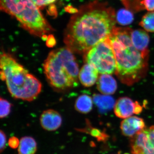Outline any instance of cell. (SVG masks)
I'll use <instances>...</instances> for the list:
<instances>
[{"label":"cell","mask_w":154,"mask_h":154,"mask_svg":"<svg viewBox=\"0 0 154 154\" xmlns=\"http://www.w3.org/2000/svg\"><path fill=\"white\" fill-rule=\"evenodd\" d=\"M113 108L116 116L124 119L132 116L133 114H140L143 110V107L138 102H134L132 99L127 97L119 98Z\"/></svg>","instance_id":"8"},{"label":"cell","mask_w":154,"mask_h":154,"mask_svg":"<svg viewBox=\"0 0 154 154\" xmlns=\"http://www.w3.org/2000/svg\"><path fill=\"white\" fill-rule=\"evenodd\" d=\"M1 111H0V117L1 118H5L8 116L11 112V103L6 99L1 98Z\"/></svg>","instance_id":"20"},{"label":"cell","mask_w":154,"mask_h":154,"mask_svg":"<svg viewBox=\"0 0 154 154\" xmlns=\"http://www.w3.org/2000/svg\"><path fill=\"white\" fill-rule=\"evenodd\" d=\"M56 40L54 36L52 35H49L48 36L46 40V45L48 47L51 48L54 47L56 44Z\"/></svg>","instance_id":"25"},{"label":"cell","mask_w":154,"mask_h":154,"mask_svg":"<svg viewBox=\"0 0 154 154\" xmlns=\"http://www.w3.org/2000/svg\"><path fill=\"white\" fill-rule=\"evenodd\" d=\"M132 154H154V126L145 128L131 137Z\"/></svg>","instance_id":"7"},{"label":"cell","mask_w":154,"mask_h":154,"mask_svg":"<svg viewBox=\"0 0 154 154\" xmlns=\"http://www.w3.org/2000/svg\"><path fill=\"white\" fill-rule=\"evenodd\" d=\"M1 145H0V151L2 153L4 150L7 142V137L5 133L2 130H1Z\"/></svg>","instance_id":"24"},{"label":"cell","mask_w":154,"mask_h":154,"mask_svg":"<svg viewBox=\"0 0 154 154\" xmlns=\"http://www.w3.org/2000/svg\"><path fill=\"white\" fill-rule=\"evenodd\" d=\"M93 101L101 113H105L114 107L115 103L113 97L109 95L95 94Z\"/></svg>","instance_id":"14"},{"label":"cell","mask_w":154,"mask_h":154,"mask_svg":"<svg viewBox=\"0 0 154 154\" xmlns=\"http://www.w3.org/2000/svg\"><path fill=\"white\" fill-rule=\"evenodd\" d=\"M0 67L1 79L5 81L11 96L28 102L36 99L41 91V82L13 56L6 53L1 54Z\"/></svg>","instance_id":"3"},{"label":"cell","mask_w":154,"mask_h":154,"mask_svg":"<svg viewBox=\"0 0 154 154\" xmlns=\"http://www.w3.org/2000/svg\"><path fill=\"white\" fill-rule=\"evenodd\" d=\"M116 22L115 11L107 3L94 1L86 4L70 19L64 42L74 53L85 54L109 37Z\"/></svg>","instance_id":"1"},{"label":"cell","mask_w":154,"mask_h":154,"mask_svg":"<svg viewBox=\"0 0 154 154\" xmlns=\"http://www.w3.org/2000/svg\"><path fill=\"white\" fill-rule=\"evenodd\" d=\"M93 100L91 96L86 94L81 95L76 99L75 108L78 112L82 113H88L93 108Z\"/></svg>","instance_id":"16"},{"label":"cell","mask_w":154,"mask_h":154,"mask_svg":"<svg viewBox=\"0 0 154 154\" xmlns=\"http://www.w3.org/2000/svg\"><path fill=\"white\" fill-rule=\"evenodd\" d=\"M83 130H82V131L89 134L93 137L96 138L99 141H105L108 139V136L105 133L97 128L91 127L90 125Z\"/></svg>","instance_id":"19"},{"label":"cell","mask_w":154,"mask_h":154,"mask_svg":"<svg viewBox=\"0 0 154 154\" xmlns=\"http://www.w3.org/2000/svg\"><path fill=\"white\" fill-rule=\"evenodd\" d=\"M66 11H68L69 13L73 14H75L78 12V10L77 9L75 8L72 6H68L66 8Z\"/></svg>","instance_id":"26"},{"label":"cell","mask_w":154,"mask_h":154,"mask_svg":"<svg viewBox=\"0 0 154 154\" xmlns=\"http://www.w3.org/2000/svg\"><path fill=\"white\" fill-rule=\"evenodd\" d=\"M133 14L125 9L119 10L116 15V22L119 25L125 26L131 24L134 21Z\"/></svg>","instance_id":"17"},{"label":"cell","mask_w":154,"mask_h":154,"mask_svg":"<svg viewBox=\"0 0 154 154\" xmlns=\"http://www.w3.org/2000/svg\"><path fill=\"white\" fill-rule=\"evenodd\" d=\"M140 25L147 32H154V11L149 12L142 18Z\"/></svg>","instance_id":"18"},{"label":"cell","mask_w":154,"mask_h":154,"mask_svg":"<svg viewBox=\"0 0 154 154\" xmlns=\"http://www.w3.org/2000/svg\"><path fill=\"white\" fill-rule=\"evenodd\" d=\"M37 150V143L33 138L30 137H22L18 147L19 154H35Z\"/></svg>","instance_id":"15"},{"label":"cell","mask_w":154,"mask_h":154,"mask_svg":"<svg viewBox=\"0 0 154 154\" xmlns=\"http://www.w3.org/2000/svg\"><path fill=\"white\" fill-rule=\"evenodd\" d=\"M120 128L123 135L132 137L138 132L145 129L146 125L143 119L136 116H131L122 120Z\"/></svg>","instance_id":"9"},{"label":"cell","mask_w":154,"mask_h":154,"mask_svg":"<svg viewBox=\"0 0 154 154\" xmlns=\"http://www.w3.org/2000/svg\"></svg>","instance_id":"27"},{"label":"cell","mask_w":154,"mask_h":154,"mask_svg":"<svg viewBox=\"0 0 154 154\" xmlns=\"http://www.w3.org/2000/svg\"><path fill=\"white\" fill-rule=\"evenodd\" d=\"M20 141L16 137H12L9 139L8 145L11 148L16 149L19 147Z\"/></svg>","instance_id":"22"},{"label":"cell","mask_w":154,"mask_h":154,"mask_svg":"<svg viewBox=\"0 0 154 154\" xmlns=\"http://www.w3.org/2000/svg\"><path fill=\"white\" fill-rule=\"evenodd\" d=\"M84 55L85 63L95 67L101 74L115 73L116 60L108 37L94 45Z\"/></svg>","instance_id":"6"},{"label":"cell","mask_w":154,"mask_h":154,"mask_svg":"<svg viewBox=\"0 0 154 154\" xmlns=\"http://www.w3.org/2000/svg\"><path fill=\"white\" fill-rule=\"evenodd\" d=\"M0 6L32 35L42 38L54 30L32 0H1Z\"/></svg>","instance_id":"5"},{"label":"cell","mask_w":154,"mask_h":154,"mask_svg":"<svg viewBox=\"0 0 154 154\" xmlns=\"http://www.w3.org/2000/svg\"><path fill=\"white\" fill-rule=\"evenodd\" d=\"M40 122L43 129L48 131H54L58 129L62 123L60 114L56 110H45L40 117Z\"/></svg>","instance_id":"10"},{"label":"cell","mask_w":154,"mask_h":154,"mask_svg":"<svg viewBox=\"0 0 154 154\" xmlns=\"http://www.w3.org/2000/svg\"><path fill=\"white\" fill-rule=\"evenodd\" d=\"M149 36L147 31L142 29L132 30L131 39L133 45L143 55L149 57Z\"/></svg>","instance_id":"11"},{"label":"cell","mask_w":154,"mask_h":154,"mask_svg":"<svg viewBox=\"0 0 154 154\" xmlns=\"http://www.w3.org/2000/svg\"><path fill=\"white\" fill-rule=\"evenodd\" d=\"M43 67L48 83L57 91H64L78 86L79 64L74 53L67 47L51 51Z\"/></svg>","instance_id":"4"},{"label":"cell","mask_w":154,"mask_h":154,"mask_svg":"<svg viewBox=\"0 0 154 154\" xmlns=\"http://www.w3.org/2000/svg\"><path fill=\"white\" fill-rule=\"evenodd\" d=\"M143 5L149 12L154 11V0H143Z\"/></svg>","instance_id":"23"},{"label":"cell","mask_w":154,"mask_h":154,"mask_svg":"<svg viewBox=\"0 0 154 154\" xmlns=\"http://www.w3.org/2000/svg\"><path fill=\"white\" fill-rule=\"evenodd\" d=\"M97 87L99 92L104 95H112L117 90V82L111 75L101 74L98 78Z\"/></svg>","instance_id":"13"},{"label":"cell","mask_w":154,"mask_h":154,"mask_svg":"<svg viewBox=\"0 0 154 154\" xmlns=\"http://www.w3.org/2000/svg\"><path fill=\"white\" fill-rule=\"evenodd\" d=\"M98 72L95 67L90 64L85 63L81 68L79 73V80L83 86L91 87L98 81Z\"/></svg>","instance_id":"12"},{"label":"cell","mask_w":154,"mask_h":154,"mask_svg":"<svg viewBox=\"0 0 154 154\" xmlns=\"http://www.w3.org/2000/svg\"><path fill=\"white\" fill-rule=\"evenodd\" d=\"M32 1L39 8H43L45 6L51 5L57 0H32Z\"/></svg>","instance_id":"21"},{"label":"cell","mask_w":154,"mask_h":154,"mask_svg":"<svg viewBox=\"0 0 154 154\" xmlns=\"http://www.w3.org/2000/svg\"><path fill=\"white\" fill-rule=\"evenodd\" d=\"M131 28L115 27L108 38L115 54V74L122 83L132 86L145 77L148 70L149 57L134 46Z\"/></svg>","instance_id":"2"}]
</instances>
